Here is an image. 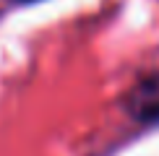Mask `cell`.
Listing matches in <instances>:
<instances>
[{"label": "cell", "mask_w": 159, "mask_h": 156, "mask_svg": "<svg viewBox=\"0 0 159 156\" xmlns=\"http://www.w3.org/2000/svg\"><path fill=\"white\" fill-rule=\"evenodd\" d=\"M24 3H37V0H24Z\"/></svg>", "instance_id": "7a4b0ae2"}, {"label": "cell", "mask_w": 159, "mask_h": 156, "mask_svg": "<svg viewBox=\"0 0 159 156\" xmlns=\"http://www.w3.org/2000/svg\"><path fill=\"white\" fill-rule=\"evenodd\" d=\"M128 112L136 120L159 117V73H151L136 83L128 94Z\"/></svg>", "instance_id": "6da1fadb"}]
</instances>
